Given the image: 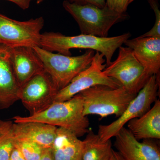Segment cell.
<instances>
[{"mask_svg":"<svg viewBox=\"0 0 160 160\" xmlns=\"http://www.w3.org/2000/svg\"><path fill=\"white\" fill-rule=\"evenodd\" d=\"M83 101L78 94L63 102H54L48 109L28 117L17 116L14 123L38 122L69 130L79 138L87 134L89 122L83 114Z\"/></svg>","mask_w":160,"mask_h":160,"instance_id":"7a4b0ae2","label":"cell"},{"mask_svg":"<svg viewBox=\"0 0 160 160\" xmlns=\"http://www.w3.org/2000/svg\"><path fill=\"white\" fill-rule=\"evenodd\" d=\"M45 1H46V0H37V3L38 4H40Z\"/></svg>","mask_w":160,"mask_h":160,"instance_id":"f1b7e54d","label":"cell"},{"mask_svg":"<svg viewBox=\"0 0 160 160\" xmlns=\"http://www.w3.org/2000/svg\"><path fill=\"white\" fill-rule=\"evenodd\" d=\"M11 121H7L0 130V160H9L15 147L14 138L12 134Z\"/></svg>","mask_w":160,"mask_h":160,"instance_id":"d6986e66","label":"cell"},{"mask_svg":"<svg viewBox=\"0 0 160 160\" xmlns=\"http://www.w3.org/2000/svg\"><path fill=\"white\" fill-rule=\"evenodd\" d=\"M20 89L12 67L9 48L0 44V109H8L20 100Z\"/></svg>","mask_w":160,"mask_h":160,"instance_id":"5bb4252c","label":"cell"},{"mask_svg":"<svg viewBox=\"0 0 160 160\" xmlns=\"http://www.w3.org/2000/svg\"><path fill=\"white\" fill-rule=\"evenodd\" d=\"M71 2L76 3L80 5L90 4L103 8L106 5V0H67Z\"/></svg>","mask_w":160,"mask_h":160,"instance_id":"603a6c76","label":"cell"},{"mask_svg":"<svg viewBox=\"0 0 160 160\" xmlns=\"http://www.w3.org/2000/svg\"><path fill=\"white\" fill-rule=\"evenodd\" d=\"M83 141L67 129L58 127L51 148L53 160H82Z\"/></svg>","mask_w":160,"mask_h":160,"instance_id":"e0dca14e","label":"cell"},{"mask_svg":"<svg viewBox=\"0 0 160 160\" xmlns=\"http://www.w3.org/2000/svg\"></svg>","mask_w":160,"mask_h":160,"instance_id":"d6a6232c","label":"cell"},{"mask_svg":"<svg viewBox=\"0 0 160 160\" xmlns=\"http://www.w3.org/2000/svg\"><path fill=\"white\" fill-rule=\"evenodd\" d=\"M129 0H106V5L110 9L120 13H126Z\"/></svg>","mask_w":160,"mask_h":160,"instance_id":"7402d4cb","label":"cell"},{"mask_svg":"<svg viewBox=\"0 0 160 160\" xmlns=\"http://www.w3.org/2000/svg\"><path fill=\"white\" fill-rule=\"evenodd\" d=\"M44 24L42 17L19 21L0 14V42L9 48L41 47Z\"/></svg>","mask_w":160,"mask_h":160,"instance_id":"ba28073f","label":"cell"},{"mask_svg":"<svg viewBox=\"0 0 160 160\" xmlns=\"http://www.w3.org/2000/svg\"><path fill=\"white\" fill-rule=\"evenodd\" d=\"M62 5L78 23L81 34L97 37H108L112 26L129 18L126 12H118L106 5L99 8L90 4L80 5L65 0Z\"/></svg>","mask_w":160,"mask_h":160,"instance_id":"3957f363","label":"cell"},{"mask_svg":"<svg viewBox=\"0 0 160 160\" xmlns=\"http://www.w3.org/2000/svg\"><path fill=\"white\" fill-rule=\"evenodd\" d=\"M83 142L82 160H109L113 149L111 139L102 141L89 129Z\"/></svg>","mask_w":160,"mask_h":160,"instance_id":"ac0fdd59","label":"cell"},{"mask_svg":"<svg viewBox=\"0 0 160 160\" xmlns=\"http://www.w3.org/2000/svg\"><path fill=\"white\" fill-rule=\"evenodd\" d=\"M106 66L104 55L96 51L89 67L78 74L66 87L58 91L54 102L67 101L81 92L97 85L113 88L121 87L119 83L104 73Z\"/></svg>","mask_w":160,"mask_h":160,"instance_id":"9c48e42d","label":"cell"},{"mask_svg":"<svg viewBox=\"0 0 160 160\" xmlns=\"http://www.w3.org/2000/svg\"><path fill=\"white\" fill-rule=\"evenodd\" d=\"M150 7L154 11L155 21L154 26L149 31L140 36L141 37L160 38V10L158 0H147Z\"/></svg>","mask_w":160,"mask_h":160,"instance_id":"44dd1931","label":"cell"},{"mask_svg":"<svg viewBox=\"0 0 160 160\" xmlns=\"http://www.w3.org/2000/svg\"><path fill=\"white\" fill-rule=\"evenodd\" d=\"M33 48L58 91L66 87L78 74L89 67L95 53L94 50L87 49L84 54L72 57L54 53L40 47Z\"/></svg>","mask_w":160,"mask_h":160,"instance_id":"5b68a950","label":"cell"},{"mask_svg":"<svg viewBox=\"0 0 160 160\" xmlns=\"http://www.w3.org/2000/svg\"><path fill=\"white\" fill-rule=\"evenodd\" d=\"M10 62L15 77L22 87L36 75L44 71L42 62L33 48H9Z\"/></svg>","mask_w":160,"mask_h":160,"instance_id":"7c38bea8","label":"cell"},{"mask_svg":"<svg viewBox=\"0 0 160 160\" xmlns=\"http://www.w3.org/2000/svg\"><path fill=\"white\" fill-rule=\"evenodd\" d=\"M131 37L129 32L112 37L100 38L83 34L68 36L50 32L42 33L41 47L67 56L71 55V49H91L104 55L107 66L111 63L115 52Z\"/></svg>","mask_w":160,"mask_h":160,"instance_id":"6da1fadb","label":"cell"},{"mask_svg":"<svg viewBox=\"0 0 160 160\" xmlns=\"http://www.w3.org/2000/svg\"><path fill=\"white\" fill-rule=\"evenodd\" d=\"M135 1V0H129V4H130V3H131L132 2H133V1Z\"/></svg>","mask_w":160,"mask_h":160,"instance_id":"f546056e","label":"cell"},{"mask_svg":"<svg viewBox=\"0 0 160 160\" xmlns=\"http://www.w3.org/2000/svg\"><path fill=\"white\" fill-rule=\"evenodd\" d=\"M6 122H7V121L0 120V130L2 129L3 127L6 125Z\"/></svg>","mask_w":160,"mask_h":160,"instance_id":"83f0119b","label":"cell"},{"mask_svg":"<svg viewBox=\"0 0 160 160\" xmlns=\"http://www.w3.org/2000/svg\"><path fill=\"white\" fill-rule=\"evenodd\" d=\"M115 138V147L124 160H160L159 148L151 139L140 142L125 126Z\"/></svg>","mask_w":160,"mask_h":160,"instance_id":"8fae6325","label":"cell"},{"mask_svg":"<svg viewBox=\"0 0 160 160\" xmlns=\"http://www.w3.org/2000/svg\"><path fill=\"white\" fill-rule=\"evenodd\" d=\"M109 160H124L118 152L112 149Z\"/></svg>","mask_w":160,"mask_h":160,"instance_id":"4316f807","label":"cell"},{"mask_svg":"<svg viewBox=\"0 0 160 160\" xmlns=\"http://www.w3.org/2000/svg\"><path fill=\"white\" fill-rule=\"evenodd\" d=\"M0 44H1V42H0Z\"/></svg>","mask_w":160,"mask_h":160,"instance_id":"4dcf8cb0","label":"cell"},{"mask_svg":"<svg viewBox=\"0 0 160 160\" xmlns=\"http://www.w3.org/2000/svg\"><path fill=\"white\" fill-rule=\"evenodd\" d=\"M39 160H53L52 155L51 149H46L42 156Z\"/></svg>","mask_w":160,"mask_h":160,"instance_id":"484cf974","label":"cell"},{"mask_svg":"<svg viewBox=\"0 0 160 160\" xmlns=\"http://www.w3.org/2000/svg\"><path fill=\"white\" fill-rule=\"evenodd\" d=\"M158 74L149 78L144 87L130 102L126 110L117 119L108 125L99 126L98 134L106 141L115 137L119 131L130 120L140 117L151 108L158 95Z\"/></svg>","mask_w":160,"mask_h":160,"instance_id":"52a82bcc","label":"cell"},{"mask_svg":"<svg viewBox=\"0 0 160 160\" xmlns=\"http://www.w3.org/2000/svg\"><path fill=\"white\" fill-rule=\"evenodd\" d=\"M78 94L83 101L84 115H97L101 118L112 115L119 117L137 95L129 93L122 86L113 88L104 85L92 86Z\"/></svg>","mask_w":160,"mask_h":160,"instance_id":"277c9868","label":"cell"},{"mask_svg":"<svg viewBox=\"0 0 160 160\" xmlns=\"http://www.w3.org/2000/svg\"><path fill=\"white\" fill-rule=\"evenodd\" d=\"M118 49L116 59L106 66L103 72L129 93L137 94L150 77L131 49L122 46Z\"/></svg>","mask_w":160,"mask_h":160,"instance_id":"8992f818","label":"cell"},{"mask_svg":"<svg viewBox=\"0 0 160 160\" xmlns=\"http://www.w3.org/2000/svg\"><path fill=\"white\" fill-rule=\"evenodd\" d=\"M36 1H37V0H36Z\"/></svg>","mask_w":160,"mask_h":160,"instance_id":"1f68e13d","label":"cell"},{"mask_svg":"<svg viewBox=\"0 0 160 160\" xmlns=\"http://www.w3.org/2000/svg\"><path fill=\"white\" fill-rule=\"evenodd\" d=\"M127 127L137 139H160V101L157 99L152 108L140 117L130 120Z\"/></svg>","mask_w":160,"mask_h":160,"instance_id":"2e32d148","label":"cell"},{"mask_svg":"<svg viewBox=\"0 0 160 160\" xmlns=\"http://www.w3.org/2000/svg\"><path fill=\"white\" fill-rule=\"evenodd\" d=\"M9 160H26L19 149L15 146L12 150Z\"/></svg>","mask_w":160,"mask_h":160,"instance_id":"d4e9b609","label":"cell"},{"mask_svg":"<svg viewBox=\"0 0 160 160\" xmlns=\"http://www.w3.org/2000/svg\"><path fill=\"white\" fill-rule=\"evenodd\" d=\"M58 91L51 78L44 70L21 87L20 100L30 115H32L50 107L54 102Z\"/></svg>","mask_w":160,"mask_h":160,"instance_id":"30bf717a","label":"cell"},{"mask_svg":"<svg viewBox=\"0 0 160 160\" xmlns=\"http://www.w3.org/2000/svg\"><path fill=\"white\" fill-rule=\"evenodd\" d=\"M58 127L38 122L13 123L12 132L15 139L36 143L45 149H51Z\"/></svg>","mask_w":160,"mask_h":160,"instance_id":"9a60e30c","label":"cell"},{"mask_svg":"<svg viewBox=\"0 0 160 160\" xmlns=\"http://www.w3.org/2000/svg\"><path fill=\"white\" fill-rule=\"evenodd\" d=\"M14 3L15 4L23 10L28 9L30 6V3L32 0H7Z\"/></svg>","mask_w":160,"mask_h":160,"instance_id":"cb8c5ba5","label":"cell"},{"mask_svg":"<svg viewBox=\"0 0 160 160\" xmlns=\"http://www.w3.org/2000/svg\"><path fill=\"white\" fill-rule=\"evenodd\" d=\"M15 146L19 149L26 160H39L46 149L36 143L15 139Z\"/></svg>","mask_w":160,"mask_h":160,"instance_id":"ffe728a7","label":"cell"},{"mask_svg":"<svg viewBox=\"0 0 160 160\" xmlns=\"http://www.w3.org/2000/svg\"><path fill=\"white\" fill-rule=\"evenodd\" d=\"M124 44L132 50L149 77L159 73L160 38L139 36L126 40Z\"/></svg>","mask_w":160,"mask_h":160,"instance_id":"4fadbf2b","label":"cell"}]
</instances>
